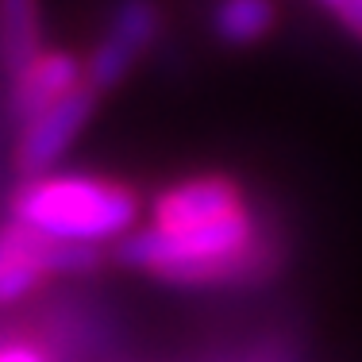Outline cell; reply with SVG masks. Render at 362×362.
<instances>
[{
	"label": "cell",
	"mask_w": 362,
	"mask_h": 362,
	"mask_svg": "<svg viewBox=\"0 0 362 362\" xmlns=\"http://www.w3.org/2000/svg\"><path fill=\"white\" fill-rule=\"evenodd\" d=\"M112 262L139 270L166 286L185 289H239L258 286L281 270V243L262 228L255 209L201 228H154L143 223L112 247Z\"/></svg>",
	"instance_id": "1"
},
{
	"label": "cell",
	"mask_w": 362,
	"mask_h": 362,
	"mask_svg": "<svg viewBox=\"0 0 362 362\" xmlns=\"http://www.w3.org/2000/svg\"><path fill=\"white\" fill-rule=\"evenodd\" d=\"M12 220L50 239L89 247H116L143 228V201L132 185L97 174H42L12 193Z\"/></svg>",
	"instance_id": "2"
},
{
	"label": "cell",
	"mask_w": 362,
	"mask_h": 362,
	"mask_svg": "<svg viewBox=\"0 0 362 362\" xmlns=\"http://www.w3.org/2000/svg\"><path fill=\"white\" fill-rule=\"evenodd\" d=\"M112 258L108 247H89V243H66L50 239L42 231L8 216L0 223V308L20 305L47 278H81L97 274Z\"/></svg>",
	"instance_id": "3"
},
{
	"label": "cell",
	"mask_w": 362,
	"mask_h": 362,
	"mask_svg": "<svg viewBox=\"0 0 362 362\" xmlns=\"http://www.w3.org/2000/svg\"><path fill=\"white\" fill-rule=\"evenodd\" d=\"M162 35V4L158 0H116L100 39L85 54V81L108 97L112 89L132 77V70L146 58V50Z\"/></svg>",
	"instance_id": "4"
},
{
	"label": "cell",
	"mask_w": 362,
	"mask_h": 362,
	"mask_svg": "<svg viewBox=\"0 0 362 362\" xmlns=\"http://www.w3.org/2000/svg\"><path fill=\"white\" fill-rule=\"evenodd\" d=\"M100 105V93L81 85L77 93H70L66 100H58L54 108H47L42 116H35L31 124H23L20 143H16V170L20 177H42L54 174L62 154L77 143V135L89 127L93 112Z\"/></svg>",
	"instance_id": "5"
},
{
	"label": "cell",
	"mask_w": 362,
	"mask_h": 362,
	"mask_svg": "<svg viewBox=\"0 0 362 362\" xmlns=\"http://www.w3.org/2000/svg\"><path fill=\"white\" fill-rule=\"evenodd\" d=\"M247 209H251V201H247L243 185L231 174H193L154 197L151 223L154 228L181 231V228H201V223L228 220Z\"/></svg>",
	"instance_id": "6"
},
{
	"label": "cell",
	"mask_w": 362,
	"mask_h": 362,
	"mask_svg": "<svg viewBox=\"0 0 362 362\" xmlns=\"http://www.w3.org/2000/svg\"><path fill=\"white\" fill-rule=\"evenodd\" d=\"M8 81H12L8 108L20 119V127L42 116L47 108H54L58 100H66L70 93H77L81 85H89L85 81V58H77L74 50H62V47H47Z\"/></svg>",
	"instance_id": "7"
},
{
	"label": "cell",
	"mask_w": 362,
	"mask_h": 362,
	"mask_svg": "<svg viewBox=\"0 0 362 362\" xmlns=\"http://www.w3.org/2000/svg\"><path fill=\"white\" fill-rule=\"evenodd\" d=\"M278 4L274 0H216L209 12V31L220 47L247 50L274 35Z\"/></svg>",
	"instance_id": "8"
},
{
	"label": "cell",
	"mask_w": 362,
	"mask_h": 362,
	"mask_svg": "<svg viewBox=\"0 0 362 362\" xmlns=\"http://www.w3.org/2000/svg\"><path fill=\"white\" fill-rule=\"evenodd\" d=\"M42 50V0H0V70L16 77Z\"/></svg>",
	"instance_id": "9"
},
{
	"label": "cell",
	"mask_w": 362,
	"mask_h": 362,
	"mask_svg": "<svg viewBox=\"0 0 362 362\" xmlns=\"http://www.w3.org/2000/svg\"><path fill=\"white\" fill-rule=\"evenodd\" d=\"M235 362H300V355H297L293 335H270V339L247 347Z\"/></svg>",
	"instance_id": "10"
},
{
	"label": "cell",
	"mask_w": 362,
	"mask_h": 362,
	"mask_svg": "<svg viewBox=\"0 0 362 362\" xmlns=\"http://www.w3.org/2000/svg\"><path fill=\"white\" fill-rule=\"evenodd\" d=\"M0 362H47L39 347H28V343H4L0 347Z\"/></svg>",
	"instance_id": "11"
},
{
	"label": "cell",
	"mask_w": 362,
	"mask_h": 362,
	"mask_svg": "<svg viewBox=\"0 0 362 362\" xmlns=\"http://www.w3.org/2000/svg\"><path fill=\"white\" fill-rule=\"evenodd\" d=\"M313 4H320V8H324V12H332V16H339V12H343V8H347V4H351V0H313Z\"/></svg>",
	"instance_id": "12"
}]
</instances>
